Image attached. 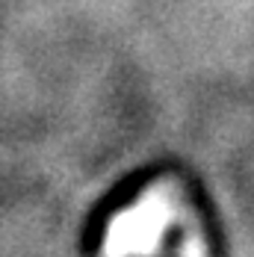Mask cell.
<instances>
[{"mask_svg": "<svg viewBox=\"0 0 254 257\" xmlns=\"http://www.w3.org/2000/svg\"><path fill=\"white\" fill-rule=\"evenodd\" d=\"M172 222V201L166 192H148L133 207L109 222L103 236V257H142L151 254L163 231Z\"/></svg>", "mask_w": 254, "mask_h": 257, "instance_id": "obj_1", "label": "cell"}]
</instances>
